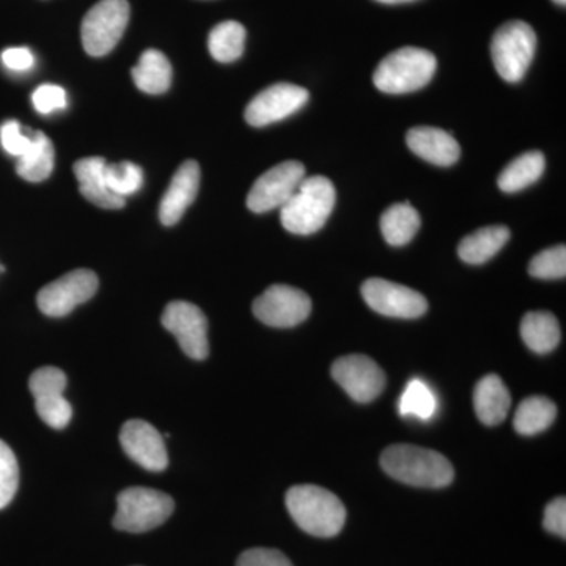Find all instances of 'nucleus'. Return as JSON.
Listing matches in <instances>:
<instances>
[{
	"label": "nucleus",
	"instance_id": "1",
	"mask_svg": "<svg viewBox=\"0 0 566 566\" xmlns=\"http://www.w3.org/2000/svg\"><path fill=\"white\" fill-rule=\"evenodd\" d=\"M381 468L398 482L417 488H446L455 479L452 463L442 453L417 446L387 447Z\"/></svg>",
	"mask_w": 566,
	"mask_h": 566
},
{
	"label": "nucleus",
	"instance_id": "2",
	"mask_svg": "<svg viewBox=\"0 0 566 566\" xmlns=\"http://www.w3.org/2000/svg\"><path fill=\"white\" fill-rule=\"evenodd\" d=\"M285 502L294 523L307 534L331 538L340 534L345 526V505L326 488L316 485L290 488Z\"/></svg>",
	"mask_w": 566,
	"mask_h": 566
},
{
	"label": "nucleus",
	"instance_id": "3",
	"mask_svg": "<svg viewBox=\"0 0 566 566\" xmlns=\"http://www.w3.org/2000/svg\"><path fill=\"white\" fill-rule=\"evenodd\" d=\"M335 188L329 178L305 177L296 192L281 208L283 229L293 234H314L322 230L335 207Z\"/></svg>",
	"mask_w": 566,
	"mask_h": 566
},
{
	"label": "nucleus",
	"instance_id": "4",
	"mask_svg": "<svg viewBox=\"0 0 566 566\" xmlns=\"http://www.w3.org/2000/svg\"><path fill=\"white\" fill-rule=\"evenodd\" d=\"M436 69L438 61L430 51L406 46L382 59L375 71L374 82L378 91L403 95L430 84Z\"/></svg>",
	"mask_w": 566,
	"mask_h": 566
},
{
	"label": "nucleus",
	"instance_id": "5",
	"mask_svg": "<svg viewBox=\"0 0 566 566\" xmlns=\"http://www.w3.org/2000/svg\"><path fill=\"white\" fill-rule=\"evenodd\" d=\"M175 510L174 499L151 488H126L117 497L114 527L129 534H144L163 526Z\"/></svg>",
	"mask_w": 566,
	"mask_h": 566
},
{
	"label": "nucleus",
	"instance_id": "6",
	"mask_svg": "<svg viewBox=\"0 0 566 566\" xmlns=\"http://www.w3.org/2000/svg\"><path fill=\"white\" fill-rule=\"evenodd\" d=\"M536 35L524 21H509L494 33L491 55L499 76L506 82H520L534 61Z\"/></svg>",
	"mask_w": 566,
	"mask_h": 566
},
{
	"label": "nucleus",
	"instance_id": "7",
	"mask_svg": "<svg viewBox=\"0 0 566 566\" xmlns=\"http://www.w3.org/2000/svg\"><path fill=\"white\" fill-rule=\"evenodd\" d=\"M128 0H99L85 14L81 35L84 50L92 57L109 54L128 28Z\"/></svg>",
	"mask_w": 566,
	"mask_h": 566
},
{
	"label": "nucleus",
	"instance_id": "8",
	"mask_svg": "<svg viewBox=\"0 0 566 566\" xmlns=\"http://www.w3.org/2000/svg\"><path fill=\"white\" fill-rule=\"evenodd\" d=\"M98 275L91 270H76L43 286L36 296L39 308L46 316L62 318L77 305L87 303L98 292Z\"/></svg>",
	"mask_w": 566,
	"mask_h": 566
},
{
	"label": "nucleus",
	"instance_id": "9",
	"mask_svg": "<svg viewBox=\"0 0 566 566\" xmlns=\"http://www.w3.org/2000/svg\"><path fill=\"white\" fill-rule=\"evenodd\" d=\"M163 326L177 338L186 356L205 360L210 354L207 316L197 305L186 301H172L164 308Z\"/></svg>",
	"mask_w": 566,
	"mask_h": 566
},
{
	"label": "nucleus",
	"instance_id": "10",
	"mask_svg": "<svg viewBox=\"0 0 566 566\" xmlns=\"http://www.w3.org/2000/svg\"><path fill=\"white\" fill-rule=\"evenodd\" d=\"M69 379L57 367H41L29 379V389L35 398L36 415L48 427L63 430L71 422L73 408L63 392Z\"/></svg>",
	"mask_w": 566,
	"mask_h": 566
},
{
	"label": "nucleus",
	"instance_id": "11",
	"mask_svg": "<svg viewBox=\"0 0 566 566\" xmlns=\"http://www.w3.org/2000/svg\"><path fill=\"white\" fill-rule=\"evenodd\" d=\"M252 311L268 326L294 327L308 318L312 301L303 290L290 285H273L253 301Z\"/></svg>",
	"mask_w": 566,
	"mask_h": 566
},
{
	"label": "nucleus",
	"instance_id": "12",
	"mask_svg": "<svg viewBox=\"0 0 566 566\" xmlns=\"http://www.w3.org/2000/svg\"><path fill=\"white\" fill-rule=\"evenodd\" d=\"M333 378L357 403H370L386 386L382 368L364 354H349L335 360Z\"/></svg>",
	"mask_w": 566,
	"mask_h": 566
},
{
	"label": "nucleus",
	"instance_id": "13",
	"mask_svg": "<svg viewBox=\"0 0 566 566\" xmlns=\"http://www.w3.org/2000/svg\"><path fill=\"white\" fill-rule=\"evenodd\" d=\"M363 297L368 307L390 318H420L428 311L423 294L385 279H368L364 282Z\"/></svg>",
	"mask_w": 566,
	"mask_h": 566
},
{
	"label": "nucleus",
	"instance_id": "14",
	"mask_svg": "<svg viewBox=\"0 0 566 566\" xmlns=\"http://www.w3.org/2000/svg\"><path fill=\"white\" fill-rule=\"evenodd\" d=\"M305 178V167L300 161L277 164L253 182L248 196V208L253 212H268L282 208L296 192Z\"/></svg>",
	"mask_w": 566,
	"mask_h": 566
},
{
	"label": "nucleus",
	"instance_id": "15",
	"mask_svg": "<svg viewBox=\"0 0 566 566\" xmlns=\"http://www.w3.org/2000/svg\"><path fill=\"white\" fill-rule=\"evenodd\" d=\"M307 102L308 92L304 87L281 82L264 88L249 103L244 112L245 122L255 128L273 125L303 109Z\"/></svg>",
	"mask_w": 566,
	"mask_h": 566
},
{
	"label": "nucleus",
	"instance_id": "16",
	"mask_svg": "<svg viewBox=\"0 0 566 566\" xmlns=\"http://www.w3.org/2000/svg\"><path fill=\"white\" fill-rule=\"evenodd\" d=\"M120 444L134 463L151 472H161L169 465L164 436L145 420H128L122 427Z\"/></svg>",
	"mask_w": 566,
	"mask_h": 566
},
{
	"label": "nucleus",
	"instance_id": "17",
	"mask_svg": "<svg viewBox=\"0 0 566 566\" xmlns=\"http://www.w3.org/2000/svg\"><path fill=\"white\" fill-rule=\"evenodd\" d=\"M200 186V167L197 161L182 163L175 172L169 188L159 205V219L163 226L172 227L180 221L186 210L196 200Z\"/></svg>",
	"mask_w": 566,
	"mask_h": 566
},
{
	"label": "nucleus",
	"instance_id": "18",
	"mask_svg": "<svg viewBox=\"0 0 566 566\" xmlns=\"http://www.w3.org/2000/svg\"><path fill=\"white\" fill-rule=\"evenodd\" d=\"M409 150L434 164V166H453L460 159L461 148L452 134L433 126H416L406 134Z\"/></svg>",
	"mask_w": 566,
	"mask_h": 566
},
{
	"label": "nucleus",
	"instance_id": "19",
	"mask_svg": "<svg viewBox=\"0 0 566 566\" xmlns=\"http://www.w3.org/2000/svg\"><path fill=\"white\" fill-rule=\"evenodd\" d=\"M106 159L99 156L80 159L74 163V175L80 181V191L88 202L104 210H120L125 207L126 199L115 196L107 188L106 178H104V169H106Z\"/></svg>",
	"mask_w": 566,
	"mask_h": 566
},
{
	"label": "nucleus",
	"instance_id": "20",
	"mask_svg": "<svg viewBox=\"0 0 566 566\" xmlns=\"http://www.w3.org/2000/svg\"><path fill=\"white\" fill-rule=\"evenodd\" d=\"M512 395L501 376L488 375L480 379L474 390V408L480 422L488 427L501 424L509 416Z\"/></svg>",
	"mask_w": 566,
	"mask_h": 566
},
{
	"label": "nucleus",
	"instance_id": "21",
	"mask_svg": "<svg viewBox=\"0 0 566 566\" xmlns=\"http://www.w3.org/2000/svg\"><path fill=\"white\" fill-rule=\"evenodd\" d=\"M132 74L137 88L148 95H163L172 84V65L158 50L145 51Z\"/></svg>",
	"mask_w": 566,
	"mask_h": 566
},
{
	"label": "nucleus",
	"instance_id": "22",
	"mask_svg": "<svg viewBox=\"0 0 566 566\" xmlns=\"http://www.w3.org/2000/svg\"><path fill=\"white\" fill-rule=\"evenodd\" d=\"M509 240L510 230L505 226L483 227L461 241L458 255L464 263L483 264L497 255Z\"/></svg>",
	"mask_w": 566,
	"mask_h": 566
},
{
	"label": "nucleus",
	"instance_id": "23",
	"mask_svg": "<svg viewBox=\"0 0 566 566\" xmlns=\"http://www.w3.org/2000/svg\"><path fill=\"white\" fill-rule=\"evenodd\" d=\"M521 337L532 352L547 354L560 344V324L551 312H528L521 322Z\"/></svg>",
	"mask_w": 566,
	"mask_h": 566
},
{
	"label": "nucleus",
	"instance_id": "24",
	"mask_svg": "<svg viewBox=\"0 0 566 566\" xmlns=\"http://www.w3.org/2000/svg\"><path fill=\"white\" fill-rule=\"evenodd\" d=\"M546 159L542 151H527L517 156L499 175L497 185L506 193L520 192L534 185L545 174Z\"/></svg>",
	"mask_w": 566,
	"mask_h": 566
},
{
	"label": "nucleus",
	"instance_id": "25",
	"mask_svg": "<svg viewBox=\"0 0 566 566\" xmlns=\"http://www.w3.org/2000/svg\"><path fill=\"white\" fill-rule=\"evenodd\" d=\"M54 145L50 137L44 133L33 132L31 148L18 158L17 172L25 181H44L54 170Z\"/></svg>",
	"mask_w": 566,
	"mask_h": 566
},
{
	"label": "nucleus",
	"instance_id": "26",
	"mask_svg": "<svg viewBox=\"0 0 566 566\" xmlns=\"http://www.w3.org/2000/svg\"><path fill=\"white\" fill-rule=\"evenodd\" d=\"M419 229L420 216L411 203L392 205L382 212L381 232L387 244L400 248L411 243Z\"/></svg>",
	"mask_w": 566,
	"mask_h": 566
},
{
	"label": "nucleus",
	"instance_id": "27",
	"mask_svg": "<svg viewBox=\"0 0 566 566\" xmlns=\"http://www.w3.org/2000/svg\"><path fill=\"white\" fill-rule=\"evenodd\" d=\"M557 417V406L553 400L546 397H528L517 406L515 419V430L523 436H535L543 433L553 424Z\"/></svg>",
	"mask_w": 566,
	"mask_h": 566
},
{
	"label": "nucleus",
	"instance_id": "28",
	"mask_svg": "<svg viewBox=\"0 0 566 566\" xmlns=\"http://www.w3.org/2000/svg\"><path fill=\"white\" fill-rule=\"evenodd\" d=\"M245 29L237 21H223L208 36V50L214 61L230 63L243 55Z\"/></svg>",
	"mask_w": 566,
	"mask_h": 566
},
{
	"label": "nucleus",
	"instance_id": "29",
	"mask_svg": "<svg viewBox=\"0 0 566 566\" xmlns=\"http://www.w3.org/2000/svg\"><path fill=\"white\" fill-rule=\"evenodd\" d=\"M398 411L411 419L430 420L438 412V398L423 379H412L401 394Z\"/></svg>",
	"mask_w": 566,
	"mask_h": 566
},
{
	"label": "nucleus",
	"instance_id": "30",
	"mask_svg": "<svg viewBox=\"0 0 566 566\" xmlns=\"http://www.w3.org/2000/svg\"><path fill=\"white\" fill-rule=\"evenodd\" d=\"M104 178H106L107 188L123 199L139 191L144 185V172L140 167L128 161L106 164Z\"/></svg>",
	"mask_w": 566,
	"mask_h": 566
},
{
	"label": "nucleus",
	"instance_id": "31",
	"mask_svg": "<svg viewBox=\"0 0 566 566\" xmlns=\"http://www.w3.org/2000/svg\"><path fill=\"white\" fill-rule=\"evenodd\" d=\"M528 274L543 281H556L566 275V248L564 244L554 245L539 252L528 264Z\"/></svg>",
	"mask_w": 566,
	"mask_h": 566
},
{
	"label": "nucleus",
	"instance_id": "32",
	"mask_svg": "<svg viewBox=\"0 0 566 566\" xmlns=\"http://www.w3.org/2000/svg\"><path fill=\"white\" fill-rule=\"evenodd\" d=\"M20 485V468L13 450L0 439V510L13 501Z\"/></svg>",
	"mask_w": 566,
	"mask_h": 566
},
{
	"label": "nucleus",
	"instance_id": "33",
	"mask_svg": "<svg viewBox=\"0 0 566 566\" xmlns=\"http://www.w3.org/2000/svg\"><path fill=\"white\" fill-rule=\"evenodd\" d=\"M0 144H2L3 150L9 153V155L21 158L31 148L32 133H22L20 122L9 120L2 123V126H0Z\"/></svg>",
	"mask_w": 566,
	"mask_h": 566
},
{
	"label": "nucleus",
	"instance_id": "34",
	"mask_svg": "<svg viewBox=\"0 0 566 566\" xmlns=\"http://www.w3.org/2000/svg\"><path fill=\"white\" fill-rule=\"evenodd\" d=\"M32 103L40 114L46 115L54 111L65 109L69 106V98L61 85L43 84L32 93Z\"/></svg>",
	"mask_w": 566,
	"mask_h": 566
},
{
	"label": "nucleus",
	"instance_id": "35",
	"mask_svg": "<svg viewBox=\"0 0 566 566\" xmlns=\"http://www.w3.org/2000/svg\"><path fill=\"white\" fill-rule=\"evenodd\" d=\"M237 566H293L290 558L277 549L253 547L238 558Z\"/></svg>",
	"mask_w": 566,
	"mask_h": 566
},
{
	"label": "nucleus",
	"instance_id": "36",
	"mask_svg": "<svg viewBox=\"0 0 566 566\" xmlns=\"http://www.w3.org/2000/svg\"><path fill=\"white\" fill-rule=\"evenodd\" d=\"M543 526L549 534L566 538V499L557 497L546 505Z\"/></svg>",
	"mask_w": 566,
	"mask_h": 566
},
{
	"label": "nucleus",
	"instance_id": "37",
	"mask_svg": "<svg viewBox=\"0 0 566 566\" xmlns=\"http://www.w3.org/2000/svg\"><path fill=\"white\" fill-rule=\"evenodd\" d=\"M2 62L11 71H29L35 65V57L29 48H9L2 52Z\"/></svg>",
	"mask_w": 566,
	"mask_h": 566
},
{
	"label": "nucleus",
	"instance_id": "38",
	"mask_svg": "<svg viewBox=\"0 0 566 566\" xmlns=\"http://www.w3.org/2000/svg\"><path fill=\"white\" fill-rule=\"evenodd\" d=\"M376 2L387 3V6H397V3L416 2V0H376Z\"/></svg>",
	"mask_w": 566,
	"mask_h": 566
},
{
	"label": "nucleus",
	"instance_id": "39",
	"mask_svg": "<svg viewBox=\"0 0 566 566\" xmlns=\"http://www.w3.org/2000/svg\"><path fill=\"white\" fill-rule=\"evenodd\" d=\"M554 2H556L557 6H562V7L566 6V0H554Z\"/></svg>",
	"mask_w": 566,
	"mask_h": 566
}]
</instances>
